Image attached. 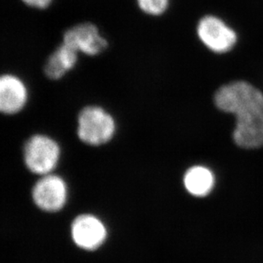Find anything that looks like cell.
<instances>
[{
	"label": "cell",
	"instance_id": "ba28073f",
	"mask_svg": "<svg viewBox=\"0 0 263 263\" xmlns=\"http://www.w3.org/2000/svg\"><path fill=\"white\" fill-rule=\"evenodd\" d=\"M27 86L20 78L14 74L2 75L0 79V110L5 115H15L28 102Z\"/></svg>",
	"mask_w": 263,
	"mask_h": 263
},
{
	"label": "cell",
	"instance_id": "8fae6325",
	"mask_svg": "<svg viewBox=\"0 0 263 263\" xmlns=\"http://www.w3.org/2000/svg\"><path fill=\"white\" fill-rule=\"evenodd\" d=\"M142 12L153 16L163 15L169 6L170 0H137Z\"/></svg>",
	"mask_w": 263,
	"mask_h": 263
},
{
	"label": "cell",
	"instance_id": "6da1fadb",
	"mask_svg": "<svg viewBox=\"0 0 263 263\" xmlns=\"http://www.w3.org/2000/svg\"><path fill=\"white\" fill-rule=\"evenodd\" d=\"M216 107L234 115L236 125L234 142L242 148L263 146V94L245 81L224 85L214 97Z\"/></svg>",
	"mask_w": 263,
	"mask_h": 263
},
{
	"label": "cell",
	"instance_id": "7c38bea8",
	"mask_svg": "<svg viewBox=\"0 0 263 263\" xmlns=\"http://www.w3.org/2000/svg\"><path fill=\"white\" fill-rule=\"evenodd\" d=\"M22 1L30 7L44 10L51 5L53 0H22Z\"/></svg>",
	"mask_w": 263,
	"mask_h": 263
},
{
	"label": "cell",
	"instance_id": "9c48e42d",
	"mask_svg": "<svg viewBox=\"0 0 263 263\" xmlns=\"http://www.w3.org/2000/svg\"><path fill=\"white\" fill-rule=\"evenodd\" d=\"M78 51L62 43L48 58L44 67L49 79L58 80L75 67L78 62Z\"/></svg>",
	"mask_w": 263,
	"mask_h": 263
},
{
	"label": "cell",
	"instance_id": "30bf717a",
	"mask_svg": "<svg viewBox=\"0 0 263 263\" xmlns=\"http://www.w3.org/2000/svg\"><path fill=\"white\" fill-rule=\"evenodd\" d=\"M215 177L211 171L204 166H194L184 176V185L189 194L196 197L208 195L213 189Z\"/></svg>",
	"mask_w": 263,
	"mask_h": 263
},
{
	"label": "cell",
	"instance_id": "277c9868",
	"mask_svg": "<svg viewBox=\"0 0 263 263\" xmlns=\"http://www.w3.org/2000/svg\"><path fill=\"white\" fill-rule=\"evenodd\" d=\"M197 32L199 40L214 52H228L237 42L234 30L221 19L212 15H207L199 21Z\"/></svg>",
	"mask_w": 263,
	"mask_h": 263
},
{
	"label": "cell",
	"instance_id": "7a4b0ae2",
	"mask_svg": "<svg viewBox=\"0 0 263 263\" xmlns=\"http://www.w3.org/2000/svg\"><path fill=\"white\" fill-rule=\"evenodd\" d=\"M78 124L80 139L92 146L109 142L115 132L114 118L102 107L97 106L83 108L79 115Z\"/></svg>",
	"mask_w": 263,
	"mask_h": 263
},
{
	"label": "cell",
	"instance_id": "3957f363",
	"mask_svg": "<svg viewBox=\"0 0 263 263\" xmlns=\"http://www.w3.org/2000/svg\"><path fill=\"white\" fill-rule=\"evenodd\" d=\"M60 158V147L50 137L37 135L31 137L24 147V160L29 171L35 174H50Z\"/></svg>",
	"mask_w": 263,
	"mask_h": 263
},
{
	"label": "cell",
	"instance_id": "8992f818",
	"mask_svg": "<svg viewBox=\"0 0 263 263\" xmlns=\"http://www.w3.org/2000/svg\"><path fill=\"white\" fill-rule=\"evenodd\" d=\"M67 186L61 177L45 175L32 189V199L43 211L55 212L63 208L67 201Z\"/></svg>",
	"mask_w": 263,
	"mask_h": 263
},
{
	"label": "cell",
	"instance_id": "5b68a950",
	"mask_svg": "<svg viewBox=\"0 0 263 263\" xmlns=\"http://www.w3.org/2000/svg\"><path fill=\"white\" fill-rule=\"evenodd\" d=\"M63 43L78 52L90 57L99 55L108 46L97 26L90 23H80L67 30L63 35Z\"/></svg>",
	"mask_w": 263,
	"mask_h": 263
},
{
	"label": "cell",
	"instance_id": "52a82bcc",
	"mask_svg": "<svg viewBox=\"0 0 263 263\" xmlns=\"http://www.w3.org/2000/svg\"><path fill=\"white\" fill-rule=\"evenodd\" d=\"M71 233L74 243L86 251L99 248L107 238L104 224L91 215L78 216L72 222Z\"/></svg>",
	"mask_w": 263,
	"mask_h": 263
}]
</instances>
